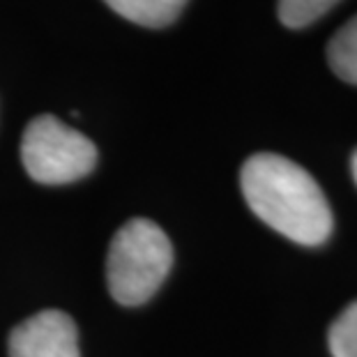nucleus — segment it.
I'll return each mask as SVG.
<instances>
[{
  "label": "nucleus",
  "instance_id": "obj_1",
  "mask_svg": "<svg viewBox=\"0 0 357 357\" xmlns=\"http://www.w3.org/2000/svg\"><path fill=\"white\" fill-rule=\"evenodd\" d=\"M240 185L254 215L288 240L316 247L330 238V203L300 164L275 153L252 155L240 171Z\"/></svg>",
  "mask_w": 357,
  "mask_h": 357
},
{
  "label": "nucleus",
  "instance_id": "obj_2",
  "mask_svg": "<svg viewBox=\"0 0 357 357\" xmlns=\"http://www.w3.org/2000/svg\"><path fill=\"white\" fill-rule=\"evenodd\" d=\"M173 265L171 240L150 219H132L111 240L106 279L116 302L136 307L164 284Z\"/></svg>",
  "mask_w": 357,
  "mask_h": 357
},
{
  "label": "nucleus",
  "instance_id": "obj_3",
  "mask_svg": "<svg viewBox=\"0 0 357 357\" xmlns=\"http://www.w3.org/2000/svg\"><path fill=\"white\" fill-rule=\"evenodd\" d=\"M21 159L35 182L67 185L95 169L97 148L93 141L58 118L40 116L26 127Z\"/></svg>",
  "mask_w": 357,
  "mask_h": 357
},
{
  "label": "nucleus",
  "instance_id": "obj_4",
  "mask_svg": "<svg viewBox=\"0 0 357 357\" xmlns=\"http://www.w3.org/2000/svg\"><path fill=\"white\" fill-rule=\"evenodd\" d=\"M10 357H79V332L58 309L40 311L10 334Z\"/></svg>",
  "mask_w": 357,
  "mask_h": 357
},
{
  "label": "nucleus",
  "instance_id": "obj_5",
  "mask_svg": "<svg viewBox=\"0 0 357 357\" xmlns=\"http://www.w3.org/2000/svg\"><path fill=\"white\" fill-rule=\"evenodd\" d=\"M104 3L132 24L164 28L180 17L187 0H104Z\"/></svg>",
  "mask_w": 357,
  "mask_h": 357
},
{
  "label": "nucleus",
  "instance_id": "obj_6",
  "mask_svg": "<svg viewBox=\"0 0 357 357\" xmlns=\"http://www.w3.org/2000/svg\"><path fill=\"white\" fill-rule=\"evenodd\" d=\"M328 63L341 81L357 86V17L334 33L328 44Z\"/></svg>",
  "mask_w": 357,
  "mask_h": 357
},
{
  "label": "nucleus",
  "instance_id": "obj_7",
  "mask_svg": "<svg viewBox=\"0 0 357 357\" xmlns=\"http://www.w3.org/2000/svg\"><path fill=\"white\" fill-rule=\"evenodd\" d=\"M339 0H279L277 14L286 28H307L325 17Z\"/></svg>",
  "mask_w": 357,
  "mask_h": 357
},
{
  "label": "nucleus",
  "instance_id": "obj_8",
  "mask_svg": "<svg viewBox=\"0 0 357 357\" xmlns=\"http://www.w3.org/2000/svg\"><path fill=\"white\" fill-rule=\"evenodd\" d=\"M328 344L334 357H357V300L351 302L332 323Z\"/></svg>",
  "mask_w": 357,
  "mask_h": 357
},
{
  "label": "nucleus",
  "instance_id": "obj_9",
  "mask_svg": "<svg viewBox=\"0 0 357 357\" xmlns=\"http://www.w3.org/2000/svg\"><path fill=\"white\" fill-rule=\"evenodd\" d=\"M351 169H353V178H355V182H357V150L353 153V159H351Z\"/></svg>",
  "mask_w": 357,
  "mask_h": 357
}]
</instances>
